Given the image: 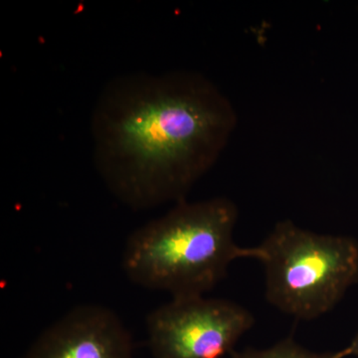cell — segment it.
Here are the masks:
<instances>
[{"instance_id":"obj_5","label":"cell","mask_w":358,"mask_h":358,"mask_svg":"<svg viewBox=\"0 0 358 358\" xmlns=\"http://www.w3.org/2000/svg\"><path fill=\"white\" fill-rule=\"evenodd\" d=\"M21 358H136L121 317L94 303L73 308L47 327Z\"/></svg>"},{"instance_id":"obj_6","label":"cell","mask_w":358,"mask_h":358,"mask_svg":"<svg viewBox=\"0 0 358 358\" xmlns=\"http://www.w3.org/2000/svg\"><path fill=\"white\" fill-rule=\"evenodd\" d=\"M226 358H338V353L315 352L303 348L292 336L282 339L275 345L264 350H249L233 352Z\"/></svg>"},{"instance_id":"obj_1","label":"cell","mask_w":358,"mask_h":358,"mask_svg":"<svg viewBox=\"0 0 358 358\" xmlns=\"http://www.w3.org/2000/svg\"><path fill=\"white\" fill-rule=\"evenodd\" d=\"M237 124L229 98L196 71L117 76L92 112L94 166L129 208L176 204L216 164Z\"/></svg>"},{"instance_id":"obj_7","label":"cell","mask_w":358,"mask_h":358,"mask_svg":"<svg viewBox=\"0 0 358 358\" xmlns=\"http://www.w3.org/2000/svg\"><path fill=\"white\" fill-rule=\"evenodd\" d=\"M338 358L357 357L358 358V331L355 338L350 341V345L345 346L343 350H338Z\"/></svg>"},{"instance_id":"obj_3","label":"cell","mask_w":358,"mask_h":358,"mask_svg":"<svg viewBox=\"0 0 358 358\" xmlns=\"http://www.w3.org/2000/svg\"><path fill=\"white\" fill-rule=\"evenodd\" d=\"M255 248L265 272L266 300L294 319L326 315L358 284L355 238L320 234L282 220Z\"/></svg>"},{"instance_id":"obj_2","label":"cell","mask_w":358,"mask_h":358,"mask_svg":"<svg viewBox=\"0 0 358 358\" xmlns=\"http://www.w3.org/2000/svg\"><path fill=\"white\" fill-rule=\"evenodd\" d=\"M237 205L226 197L174 204L164 215L129 235L122 268L129 281L173 299L204 296L238 259H256V248L238 246Z\"/></svg>"},{"instance_id":"obj_4","label":"cell","mask_w":358,"mask_h":358,"mask_svg":"<svg viewBox=\"0 0 358 358\" xmlns=\"http://www.w3.org/2000/svg\"><path fill=\"white\" fill-rule=\"evenodd\" d=\"M254 324L242 306L205 296L173 299L145 322L152 358H226Z\"/></svg>"}]
</instances>
